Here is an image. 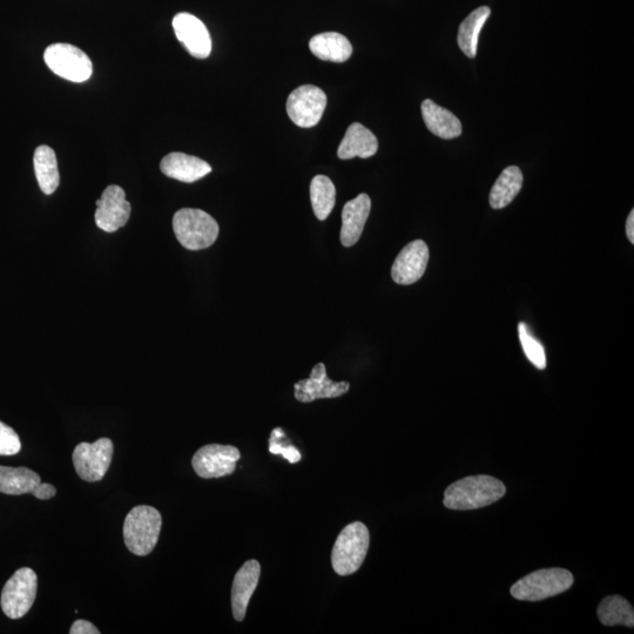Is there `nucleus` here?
Here are the masks:
<instances>
[{"instance_id":"1","label":"nucleus","mask_w":634,"mask_h":634,"mask_svg":"<svg viewBox=\"0 0 634 634\" xmlns=\"http://www.w3.org/2000/svg\"><path fill=\"white\" fill-rule=\"evenodd\" d=\"M507 492L497 478L480 475L462 478L444 492V507L450 510H476L499 501Z\"/></svg>"},{"instance_id":"2","label":"nucleus","mask_w":634,"mask_h":634,"mask_svg":"<svg viewBox=\"0 0 634 634\" xmlns=\"http://www.w3.org/2000/svg\"><path fill=\"white\" fill-rule=\"evenodd\" d=\"M163 517L150 505L133 508L125 518L124 541L134 555L147 556L158 544Z\"/></svg>"},{"instance_id":"3","label":"nucleus","mask_w":634,"mask_h":634,"mask_svg":"<svg viewBox=\"0 0 634 634\" xmlns=\"http://www.w3.org/2000/svg\"><path fill=\"white\" fill-rule=\"evenodd\" d=\"M174 234L188 251L211 247L219 236L218 222L201 209L182 208L174 214Z\"/></svg>"},{"instance_id":"4","label":"nucleus","mask_w":634,"mask_h":634,"mask_svg":"<svg viewBox=\"0 0 634 634\" xmlns=\"http://www.w3.org/2000/svg\"><path fill=\"white\" fill-rule=\"evenodd\" d=\"M370 544L369 530L361 522L346 526L337 537L332 552V565L337 575L345 577L360 570Z\"/></svg>"},{"instance_id":"5","label":"nucleus","mask_w":634,"mask_h":634,"mask_svg":"<svg viewBox=\"0 0 634 634\" xmlns=\"http://www.w3.org/2000/svg\"><path fill=\"white\" fill-rule=\"evenodd\" d=\"M573 584L572 573L564 569H543L530 573L512 585L511 596L525 602H539L561 595Z\"/></svg>"},{"instance_id":"6","label":"nucleus","mask_w":634,"mask_h":634,"mask_svg":"<svg viewBox=\"0 0 634 634\" xmlns=\"http://www.w3.org/2000/svg\"><path fill=\"white\" fill-rule=\"evenodd\" d=\"M44 59L49 69L72 83H85L92 77L91 59L78 47L58 43L45 50Z\"/></svg>"},{"instance_id":"7","label":"nucleus","mask_w":634,"mask_h":634,"mask_svg":"<svg viewBox=\"0 0 634 634\" xmlns=\"http://www.w3.org/2000/svg\"><path fill=\"white\" fill-rule=\"evenodd\" d=\"M38 577L30 568H22L13 573L2 592L3 612L10 619H20L31 610L37 597Z\"/></svg>"},{"instance_id":"8","label":"nucleus","mask_w":634,"mask_h":634,"mask_svg":"<svg viewBox=\"0 0 634 634\" xmlns=\"http://www.w3.org/2000/svg\"><path fill=\"white\" fill-rule=\"evenodd\" d=\"M114 445L110 438H99L94 443H80L73 451L74 469L85 482H99L109 471Z\"/></svg>"},{"instance_id":"9","label":"nucleus","mask_w":634,"mask_h":634,"mask_svg":"<svg viewBox=\"0 0 634 634\" xmlns=\"http://www.w3.org/2000/svg\"><path fill=\"white\" fill-rule=\"evenodd\" d=\"M327 103L326 93L319 87L303 85L288 97L287 113L296 126L310 128L320 123Z\"/></svg>"},{"instance_id":"10","label":"nucleus","mask_w":634,"mask_h":634,"mask_svg":"<svg viewBox=\"0 0 634 634\" xmlns=\"http://www.w3.org/2000/svg\"><path fill=\"white\" fill-rule=\"evenodd\" d=\"M240 457L239 449L233 445L208 444L195 453L192 465L199 477L211 480L234 474Z\"/></svg>"},{"instance_id":"11","label":"nucleus","mask_w":634,"mask_h":634,"mask_svg":"<svg viewBox=\"0 0 634 634\" xmlns=\"http://www.w3.org/2000/svg\"><path fill=\"white\" fill-rule=\"evenodd\" d=\"M131 211V204L126 200L123 188L111 185L106 188L97 201V211L94 218H96V224L101 231L114 233L126 226L130 220Z\"/></svg>"},{"instance_id":"12","label":"nucleus","mask_w":634,"mask_h":634,"mask_svg":"<svg viewBox=\"0 0 634 634\" xmlns=\"http://www.w3.org/2000/svg\"><path fill=\"white\" fill-rule=\"evenodd\" d=\"M173 29L175 36L191 56L206 59L211 55L212 38L199 18L187 12L178 13L173 18Z\"/></svg>"},{"instance_id":"13","label":"nucleus","mask_w":634,"mask_h":634,"mask_svg":"<svg viewBox=\"0 0 634 634\" xmlns=\"http://www.w3.org/2000/svg\"><path fill=\"white\" fill-rule=\"evenodd\" d=\"M429 247L423 240L410 242L395 259L391 276L399 285L409 286L422 278L429 262Z\"/></svg>"},{"instance_id":"14","label":"nucleus","mask_w":634,"mask_h":634,"mask_svg":"<svg viewBox=\"0 0 634 634\" xmlns=\"http://www.w3.org/2000/svg\"><path fill=\"white\" fill-rule=\"evenodd\" d=\"M348 382H334L327 375L326 366L317 363L309 379L295 383V399L301 403H310L321 399H336L348 393Z\"/></svg>"},{"instance_id":"15","label":"nucleus","mask_w":634,"mask_h":634,"mask_svg":"<svg viewBox=\"0 0 634 634\" xmlns=\"http://www.w3.org/2000/svg\"><path fill=\"white\" fill-rule=\"evenodd\" d=\"M261 575V565L258 561H248L236 573L232 586V610L236 622H242L247 613V607L258 588Z\"/></svg>"},{"instance_id":"16","label":"nucleus","mask_w":634,"mask_h":634,"mask_svg":"<svg viewBox=\"0 0 634 634\" xmlns=\"http://www.w3.org/2000/svg\"><path fill=\"white\" fill-rule=\"evenodd\" d=\"M160 170L168 178L193 184L211 173L212 167L205 160L193 155L173 152L161 160Z\"/></svg>"},{"instance_id":"17","label":"nucleus","mask_w":634,"mask_h":634,"mask_svg":"<svg viewBox=\"0 0 634 634\" xmlns=\"http://www.w3.org/2000/svg\"><path fill=\"white\" fill-rule=\"evenodd\" d=\"M372 209L369 195L360 194L359 197L347 202L342 212L341 242L345 247H352L359 242L364 226Z\"/></svg>"},{"instance_id":"18","label":"nucleus","mask_w":634,"mask_h":634,"mask_svg":"<svg viewBox=\"0 0 634 634\" xmlns=\"http://www.w3.org/2000/svg\"><path fill=\"white\" fill-rule=\"evenodd\" d=\"M377 151H379V141H377L375 134L367 127L354 123L349 126L337 155L342 160L356 157L368 159L374 157Z\"/></svg>"},{"instance_id":"19","label":"nucleus","mask_w":634,"mask_h":634,"mask_svg":"<svg viewBox=\"0 0 634 634\" xmlns=\"http://www.w3.org/2000/svg\"><path fill=\"white\" fill-rule=\"evenodd\" d=\"M422 116L428 130L444 140L456 139L463 132L462 124L454 113L427 99L422 104Z\"/></svg>"},{"instance_id":"20","label":"nucleus","mask_w":634,"mask_h":634,"mask_svg":"<svg viewBox=\"0 0 634 634\" xmlns=\"http://www.w3.org/2000/svg\"><path fill=\"white\" fill-rule=\"evenodd\" d=\"M309 49L315 57L325 62L345 63L353 55L352 44L337 32L320 33L313 37Z\"/></svg>"},{"instance_id":"21","label":"nucleus","mask_w":634,"mask_h":634,"mask_svg":"<svg viewBox=\"0 0 634 634\" xmlns=\"http://www.w3.org/2000/svg\"><path fill=\"white\" fill-rule=\"evenodd\" d=\"M40 483L42 478L31 469L0 465V492L4 495H35Z\"/></svg>"},{"instance_id":"22","label":"nucleus","mask_w":634,"mask_h":634,"mask_svg":"<svg viewBox=\"0 0 634 634\" xmlns=\"http://www.w3.org/2000/svg\"><path fill=\"white\" fill-rule=\"evenodd\" d=\"M523 173L521 168L510 166L505 168L495 182L490 193V205L494 209L508 207L521 192L523 187Z\"/></svg>"},{"instance_id":"23","label":"nucleus","mask_w":634,"mask_h":634,"mask_svg":"<svg viewBox=\"0 0 634 634\" xmlns=\"http://www.w3.org/2000/svg\"><path fill=\"white\" fill-rule=\"evenodd\" d=\"M33 164L40 190L46 195L55 193L60 182L56 152L50 146H39Z\"/></svg>"},{"instance_id":"24","label":"nucleus","mask_w":634,"mask_h":634,"mask_svg":"<svg viewBox=\"0 0 634 634\" xmlns=\"http://www.w3.org/2000/svg\"><path fill=\"white\" fill-rule=\"evenodd\" d=\"M491 10L488 6H482L463 20L458 30V46L464 52V55L470 59H474L477 55L478 38L485 23L490 18Z\"/></svg>"},{"instance_id":"25","label":"nucleus","mask_w":634,"mask_h":634,"mask_svg":"<svg viewBox=\"0 0 634 634\" xmlns=\"http://www.w3.org/2000/svg\"><path fill=\"white\" fill-rule=\"evenodd\" d=\"M598 618L600 623L605 626H634L633 607L625 598L620 596L605 598L598 607Z\"/></svg>"},{"instance_id":"26","label":"nucleus","mask_w":634,"mask_h":634,"mask_svg":"<svg viewBox=\"0 0 634 634\" xmlns=\"http://www.w3.org/2000/svg\"><path fill=\"white\" fill-rule=\"evenodd\" d=\"M310 200L315 217L321 221L326 220L332 213L336 201L333 181L326 175H316L310 184Z\"/></svg>"},{"instance_id":"27","label":"nucleus","mask_w":634,"mask_h":634,"mask_svg":"<svg viewBox=\"0 0 634 634\" xmlns=\"http://www.w3.org/2000/svg\"><path fill=\"white\" fill-rule=\"evenodd\" d=\"M519 340H521L522 348L528 360L534 364V366L543 370L546 368V355L542 343L535 339L531 335L526 323L521 322L518 326Z\"/></svg>"},{"instance_id":"28","label":"nucleus","mask_w":634,"mask_h":634,"mask_svg":"<svg viewBox=\"0 0 634 634\" xmlns=\"http://www.w3.org/2000/svg\"><path fill=\"white\" fill-rule=\"evenodd\" d=\"M22 449V442L15 430L0 422V456L17 455Z\"/></svg>"},{"instance_id":"29","label":"nucleus","mask_w":634,"mask_h":634,"mask_svg":"<svg viewBox=\"0 0 634 634\" xmlns=\"http://www.w3.org/2000/svg\"><path fill=\"white\" fill-rule=\"evenodd\" d=\"M281 435H283L282 429L278 428L273 430L271 440H269V453L273 455H282L292 464L300 462V451L293 447V445H288V447L282 445L279 440Z\"/></svg>"},{"instance_id":"30","label":"nucleus","mask_w":634,"mask_h":634,"mask_svg":"<svg viewBox=\"0 0 634 634\" xmlns=\"http://www.w3.org/2000/svg\"><path fill=\"white\" fill-rule=\"evenodd\" d=\"M71 634H100V631L92 623L87 620L79 619L73 623L70 630Z\"/></svg>"},{"instance_id":"31","label":"nucleus","mask_w":634,"mask_h":634,"mask_svg":"<svg viewBox=\"0 0 634 634\" xmlns=\"http://www.w3.org/2000/svg\"><path fill=\"white\" fill-rule=\"evenodd\" d=\"M57 494V489L53 487V485L49 483H40L36 494L33 495L38 499H42V501H46V499H51L55 497Z\"/></svg>"},{"instance_id":"32","label":"nucleus","mask_w":634,"mask_h":634,"mask_svg":"<svg viewBox=\"0 0 634 634\" xmlns=\"http://www.w3.org/2000/svg\"><path fill=\"white\" fill-rule=\"evenodd\" d=\"M626 235H627V239L630 240L631 244H634V211L632 209V212L629 215V218H627L626 221Z\"/></svg>"}]
</instances>
